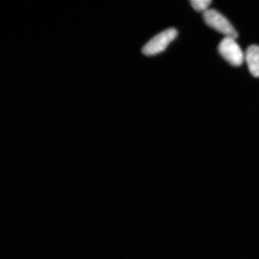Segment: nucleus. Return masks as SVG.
<instances>
[{
	"label": "nucleus",
	"mask_w": 259,
	"mask_h": 259,
	"mask_svg": "<svg viewBox=\"0 0 259 259\" xmlns=\"http://www.w3.org/2000/svg\"><path fill=\"white\" fill-rule=\"evenodd\" d=\"M245 60L252 76L259 77V46L251 45L246 51Z\"/></svg>",
	"instance_id": "nucleus-4"
},
{
	"label": "nucleus",
	"mask_w": 259,
	"mask_h": 259,
	"mask_svg": "<svg viewBox=\"0 0 259 259\" xmlns=\"http://www.w3.org/2000/svg\"><path fill=\"white\" fill-rule=\"evenodd\" d=\"M212 1L210 0H192L190 2L193 8L197 12H205L208 11V8Z\"/></svg>",
	"instance_id": "nucleus-5"
},
{
	"label": "nucleus",
	"mask_w": 259,
	"mask_h": 259,
	"mask_svg": "<svg viewBox=\"0 0 259 259\" xmlns=\"http://www.w3.org/2000/svg\"><path fill=\"white\" fill-rule=\"evenodd\" d=\"M177 35L176 29L172 28L160 32L145 45L142 48V53L147 56H153L161 53L166 50Z\"/></svg>",
	"instance_id": "nucleus-2"
},
{
	"label": "nucleus",
	"mask_w": 259,
	"mask_h": 259,
	"mask_svg": "<svg viewBox=\"0 0 259 259\" xmlns=\"http://www.w3.org/2000/svg\"><path fill=\"white\" fill-rule=\"evenodd\" d=\"M204 21L210 27L214 29L226 37L236 38L238 32L224 16L214 9H209L203 13Z\"/></svg>",
	"instance_id": "nucleus-1"
},
{
	"label": "nucleus",
	"mask_w": 259,
	"mask_h": 259,
	"mask_svg": "<svg viewBox=\"0 0 259 259\" xmlns=\"http://www.w3.org/2000/svg\"><path fill=\"white\" fill-rule=\"evenodd\" d=\"M218 50L225 59L234 66H239L244 62L245 56L235 38L225 37L220 42Z\"/></svg>",
	"instance_id": "nucleus-3"
}]
</instances>
